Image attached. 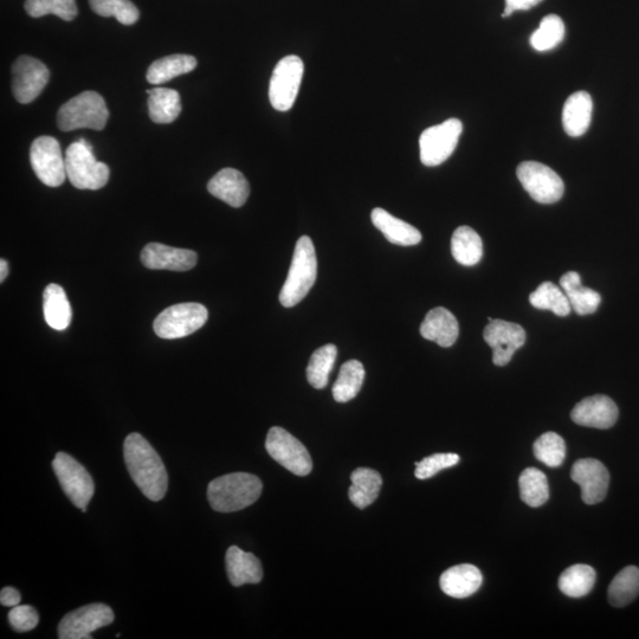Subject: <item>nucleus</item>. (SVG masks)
Returning <instances> with one entry per match:
<instances>
[{
	"label": "nucleus",
	"instance_id": "aec40b11",
	"mask_svg": "<svg viewBox=\"0 0 639 639\" xmlns=\"http://www.w3.org/2000/svg\"><path fill=\"white\" fill-rule=\"evenodd\" d=\"M483 583L482 573L474 565L462 564L450 567L440 579V585L445 595L462 599L473 596L479 591Z\"/></svg>",
	"mask_w": 639,
	"mask_h": 639
},
{
	"label": "nucleus",
	"instance_id": "4c0bfd02",
	"mask_svg": "<svg viewBox=\"0 0 639 639\" xmlns=\"http://www.w3.org/2000/svg\"><path fill=\"white\" fill-rule=\"evenodd\" d=\"M533 451L537 460L545 466L558 468L565 461L566 443L555 432H546L535 441Z\"/></svg>",
	"mask_w": 639,
	"mask_h": 639
},
{
	"label": "nucleus",
	"instance_id": "423d86ee",
	"mask_svg": "<svg viewBox=\"0 0 639 639\" xmlns=\"http://www.w3.org/2000/svg\"><path fill=\"white\" fill-rule=\"evenodd\" d=\"M208 318V309L200 303H179L161 312L153 328L161 339H180L197 332Z\"/></svg>",
	"mask_w": 639,
	"mask_h": 639
},
{
	"label": "nucleus",
	"instance_id": "37998d69",
	"mask_svg": "<svg viewBox=\"0 0 639 639\" xmlns=\"http://www.w3.org/2000/svg\"><path fill=\"white\" fill-rule=\"evenodd\" d=\"M544 0H506V8L503 11L502 17L507 18L512 16L515 11H527L539 5Z\"/></svg>",
	"mask_w": 639,
	"mask_h": 639
},
{
	"label": "nucleus",
	"instance_id": "1a4fd4ad",
	"mask_svg": "<svg viewBox=\"0 0 639 639\" xmlns=\"http://www.w3.org/2000/svg\"><path fill=\"white\" fill-rule=\"evenodd\" d=\"M266 449L271 458L296 476L312 473L313 461L305 445L287 430L274 426L268 432Z\"/></svg>",
	"mask_w": 639,
	"mask_h": 639
},
{
	"label": "nucleus",
	"instance_id": "ddd939ff",
	"mask_svg": "<svg viewBox=\"0 0 639 639\" xmlns=\"http://www.w3.org/2000/svg\"><path fill=\"white\" fill-rule=\"evenodd\" d=\"M114 612L108 605L95 603L82 606L64 616L58 625V638L92 639V632L114 622Z\"/></svg>",
	"mask_w": 639,
	"mask_h": 639
},
{
	"label": "nucleus",
	"instance_id": "2f4dec72",
	"mask_svg": "<svg viewBox=\"0 0 639 639\" xmlns=\"http://www.w3.org/2000/svg\"><path fill=\"white\" fill-rule=\"evenodd\" d=\"M365 380L364 365L358 360L347 361L341 366L332 392L335 402L347 403L358 396Z\"/></svg>",
	"mask_w": 639,
	"mask_h": 639
},
{
	"label": "nucleus",
	"instance_id": "a18cd8bd",
	"mask_svg": "<svg viewBox=\"0 0 639 639\" xmlns=\"http://www.w3.org/2000/svg\"><path fill=\"white\" fill-rule=\"evenodd\" d=\"M8 274H9L8 262L4 260L0 261V281L4 282L6 277H8Z\"/></svg>",
	"mask_w": 639,
	"mask_h": 639
},
{
	"label": "nucleus",
	"instance_id": "6ab92c4d",
	"mask_svg": "<svg viewBox=\"0 0 639 639\" xmlns=\"http://www.w3.org/2000/svg\"><path fill=\"white\" fill-rule=\"evenodd\" d=\"M208 191L232 208H241L249 198L250 186L240 171L224 169L210 180Z\"/></svg>",
	"mask_w": 639,
	"mask_h": 639
},
{
	"label": "nucleus",
	"instance_id": "20e7f679",
	"mask_svg": "<svg viewBox=\"0 0 639 639\" xmlns=\"http://www.w3.org/2000/svg\"><path fill=\"white\" fill-rule=\"evenodd\" d=\"M108 118L106 101L100 94L88 90L64 103L57 114V125L63 132L80 128L102 131Z\"/></svg>",
	"mask_w": 639,
	"mask_h": 639
},
{
	"label": "nucleus",
	"instance_id": "5701e85b",
	"mask_svg": "<svg viewBox=\"0 0 639 639\" xmlns=\"http://www.w3.org/2000/svg\"><path fill=\"white\" fill-rule=\"evenodd\" d=\"M374 227L385 236L386 240L400 247H412L422 241L421 231L411 224L402 221L384 209H374L371 213Z\"/></svg>",
	"mask_w": 639,
	"mask_h": 639
},
{
	"label": "nucleus",
	"instance_id": "c756f323",
	"mask_svg": "<svg viewBox=\"0 0 639 639\" xmlns=\"http://www.w3.org/2000/svg\"><path fill=\"white\" fill-rule=\"evenodd\" d=\"M451 254L464 267L476 266L483 257L482 238L469 227L456 229L451 238Z\"/></svg>",
	"mask_w": 639,
	"mask_h": 639
},
{
	"label": "nucleus",
	"instance_id": "79ce46f5",
	"mask_svg": "<svg viewBox=\"0 0 639 639\" xmlns=\"http://www.w3.org/2000/svg\"><path fill=\"white\" fill-rule=\"evenodd\" d=\"M9 623L17 632H28L40 623V616L30 605H17L9 612Z\"/></svg>",
	"mask_w": 639,
	"mask_h": 639
},
{
	"label": "nucleus",
	"instance_id": "7c9ffc66",
	"mask_svg": "<svg viewBox=\"0 0 639 639\" xmlns=\"http://www.w3.org/2000/svg\"><path fill=\"white\" fill-rule=\"evenodd\" d=\"M596 571L589 565L568 567L559 578V589L565 596L582 598L592 591L596 584Z\"/></svg>",
	"mask_w": 639,
	"mask_h": 639
},
{
	"label": "nucleus",
	"instance_id": "6e6552de",
	"mask_svg": "<svg viewBox=\"0 0 639 639\" xmlns=\"http://www.w3.org/2000/svg\"><path fill=\"white\" fill-rule=\"evenodd\" d=\"M303 64L299 56L290 55L276 64L269 85L271 106L279 112H288L293 108L301 87Z\"/></svg>",
	"mask_w": 639,
	"mask_h": 639
},
{
	"label": "nucleus",
	"instance_id": "c85d7f7f",
	"mask_svg": "<svg viewBox=\"0 0 639 639\" xmlns=\"http://www.w3.org/2000/svg\"><path fill=\"white\" fill-rule=\"evenodd\" d=\"M196 67L197 60L191 55H171L154 61L147 70L146 79L151 85L159 86L174 77L191 73Z\"/></svg>",
	"mask_w": 639,
	"mask_h": 639
},
{
	"label": "nucleus",
	"instance_id": "473e14b6",
	"mask_svg": "<svg viewBox=\"0 0 639 639\" xmlns=\"http://www.w3.org/2000/svg\"><path fill=\"white\" fill-rule=\"evenodd\" d=\"M519 488L521 500L529 507H541L550 499L547 477L537 468H527L522 471Z\"/></svg>",
	"mask_w": 639,
	"mask_h": 639
},
{
	"label": "nucleus",
	"instance_id": "39448f33",
	"mask_svg": "<svg viewBox=\"0 0 639 639\" xmlns=\"http://www.w3.org/2000/svg\"><path fill=\"white\" fill-rule=\"evenodd\" d=\"M67 177L79 190H100L108 183L109 167L96 160L92 145L80 139L68 147L66 152Z\"/></svg>",
	"mask_w": 639,
	"mask_h": 639
},
{
	"label": "nucleus",
	"instance_id": "e433bc0d",
	"mask_svg": "<svg viewBox=\"0 0 639 639\" xmlns=\"http://www.w3.org/2000/svg\"><path fill=\"white\" fill-rule=\"evenodd\" d=\"M565 24L557 15H548L542 19L540 27L531 36V45L539 53L557 48L565 38Z\"/></svg>",
	"mask_w": 639,
	"mask_h": 639
},
{
	"label": "nucleus",
	"instance_id": "f704fd0d",
	"mask_svg": "<svg viewBox=\"0 0 639 639\" xmlns=\"http://www.w3.org/2000/svg\"><path fill=\"white\" fill-rule=\"evenodd\" d=\"M609 602L616 608H623L634 602L639 595V568L628 566L613 578L609 586Z\"/></svg>",
	"mask_w": 639,
	"mask_h": 639
},
{
	"label": "nucleus",
	"instance_id": "dca6fc26",
	"mask_svg": "<svg viewBox=\"0 0 639 639\" xmlns=\"http://www.w3.org/2000/svg\"><path fill=\"white\" fill-rule=\"evenodd\" d=\"M571 477L582 488V499L586 505H596L608 494L609 470L595 458H583L574 463Z\"/></svg>",
	"mask_w": 639,
	"mask_h": 639
},
{
	"label": "nucleus",
	"instance_id": "f8f14e48",
	"mask_svg": "<svg viewBox=\"0 0 639 639\" xmlns=\"http://www.w3.org/2000/svg\"><path fill=\"white\" fill-rule=\"evenodd\" d=\"M30 161L32 170L44 185L58 187L68 178L66 157L62 156L60 142L53 137H40L32 142Z\"/></svg>",
	"mask_w": 639,
	"mask_h": 639
},
{
	"label": "nucleus",
	"instance_id": "f3484780",
	"mask_svg": "<svg viewBox=\"0 0 639 639\" xmlns=\"http://www.w3.org/2000/svg\"><path fill=\"white\" fill-rule=\"evenodd\" d=\"M619 411L608 396L587 397L579 402L571 412L572 421L587 428L610 429L616 424Z\"/></svg>",
	"mask_w": 639,
	"mask_h": 639
},
{
	"label": "nucleus",
	"instance_id": "bb28decb",
	"mask_svg": "<svg viewBox=\"0 0 639 639\" xmlns=\"http://www.w3.org/2000/svg\"><path fill=\"white\" fill-rule=\"evenodd\" d=\"M352 486L348 497L355 507L365 509L376 502L383 487L382 476L378 471L369 468H358L351 475Z\"/></svg>",
	"mask_w": 639,
	"mask_h": 639
},
{
	"label": "nucleus",
	"instance_id": "cd10ccee",
	"mask_svg": "<svg viewBox=\"0 0 639 639\" xmlns=\"http://www.w3.org/2000/svg\"><path fill=\"white\" fill-rule=\"evenodd\" d=\"M148 94V113L153 122L159 125L171 124L182 112V101L176 90L154 88Z\"/></svg>",
	"mask_w": 639,
	"mask_h": 639
},
{
	"label": "nucleus",
	"instance_id": "4be33fe9",
	"mask_svg": "<svg viewBox=\"0 0 639 639\" xmlns=\"http://www.w3.org/2000/svg\"><path fill=\"white\" fill-rule=\"evenodd\" d=\"M225 565L231 585L240 587L245 584H258L263 579L261 561L253 553H247L240 547L231 546L225 555Z\"/></svg>",
	"mask_w": 639,
	"mask_h": 639
},
{
	"label": "nucleus",
	"instance_id": "a19ab883",
	"mask_svg": "<svg viewBox=\"0 0 639 639\" xmlns=\"http://www.w3.org/2000/svg\"><path fill=\"white\" fill-rule=\"evenodd\" d=\"M458 462H460V456L456 454L431 455L416 463L415 475L419 480H428L441 470L455 467Z\"/></svg>",
	"mask_w": 639,
	"mask_h": 639
},
{
	"label": "nucleus",
	"instance_id": "a211bd4d",
	"mask_svg": "<svg viewBox=\"0 0 639 639\" xmlns=\"http://www.w3.org/2000/svg\"><path fill=\"white\" fill-rule=\"evenodd\" d=\"M140 258L146 268L154 270L187 271L197 264L195 251L172 248L161 243L147 244Z\"/></svg>",
	"mask_w": 639,
	"mask_h": 639
},
{
	"label": "nucleus",
	"instance_id": "b1692460",
	"mask_svg": "<svg viewBox=\"0 0 639 639\" xmlns=\"http://www.w3.org/2000/svg\"><path fill=\"white\" fill-rule=\"evenodd\" d=\"M593 112L591 95L586 92L574 93L565 102L563 126L572 138L582 137L589 129Z\"/></svg>",
	"mask_w": 639,
	"mask_h": 639
},
{
	"label": "nucleus",
	"instance_id": "c9c22d12",
	"mask_svg": "<svg viewBox=\"0 0 639 639\" xmlns=\"http://www.w3.org/2000/svg\"><path fill=\"white\" fill-rule=\"evenodd\" d=\"M337 357L338 348L335 345L322 346L313 353L307 367V379L314 389H325Z\"/></svg>",
	"mask_w": 639,
	"mask_h": 639
},
{
	"label": "nucleus",
	"instance_id": "a878e982",
	"mask_svg": "<svg viewBox=\"0 0 639 639\" xmlns=\"http://www.w3.org/2000/svg\"><path fill=\"white\" fill-rule=\"evenodd\" d=\"M43 311L47 324L55 331H64L71 324L73 312L64 289L58 284L51 283L44 290Z\"/></svg>",
	"mask_w": 639,
	"mask_h": 639
},
{
	"label": "nucleus",
	"instance_id": "58836bf2",
	"mask_svg": "<svg viewBox=\"0 0 639 639\" xmlns=\"http://www.w3.org/2000/svg\"><path fill=\"white\" fill-rule=\"evenodd\" d=\"M24 8L31 17L55 15L66 22L74 21L79 12L75 0H27Z\"/></svg>",
	"mask_w": 639,
	"mask_h": 639
},
{
	"label": "nucleus",
	"instance_id": "393cba45",
	"mask_svg": "<svg viewBox=\"0 0 639 639\" xmlns=\"http://www.w3.org/2000/svg\"><path fill=\"white\" fill-rule=\"evenodd\" d=\"M560 287L570 301L572 311L582 316L597 312L602 298L596 290L582 286V279L576 271H568L561 277Z\"/></svg>",
	"mask_w": 639,
	"mask_h": 639
},
{
	"label": "nucleus",
	"instance_id": "7ed1b4c3",
	"mask_svg": "<svg viewBox=\"0 0 639 639\" xmlns=\"http://www.w3.org/2000/svg\"><path fill=\"white\" fill-rule=\"evenodd\" d=\"M318 276V260H316L313 241L302 236L294 250L292 266L280 293L283 307L292 308L306 298Z\"/></svg>",
	"mask_w": 639,
	"mask_h": 639
},
{
	"label": "nucleus",
	"instance_id": "2eb2a0df",
	"mask_svg": "<svg viewBox=\"0 0 639 639\" xmlns=\"http://www.w3.org/2000/svg\"><path fill=\"white\" fill-rule=\"evenodd\" d=\"M488 320L489 324L484 328L483 338L493 348V363L496 366H506L514 353L525 345V329L505 320Z\"/></svg>",
	"mask_w": 639,
	"mask_h": 639
},
{
	"label": "nucleus",
	"instance_id": "9b49d317",
	"mask_svg": "<svg viewBox=\"0 0 639 639\" xmlns=\"http://www.w3.org/2000/svg\"><path fill=\"white\" fill-rule=\"evenodd\" d=\"M516 174H518V179L524 189L535 202L554 204L564 196L563 179L551 167L535 163V161H525L519 165Z\"/></svg>",
	"mask_w": 639,
	"mask_h": 639
},
{
	"label": "nucleus",
	"instance_id": "ea45409f",
	"mask_svg": "<svg viewBox=\"0 0 639 639\" xmlns=\"http://www.w3.org/2000/svg\"><path fill=\"white\" fill-rule=\"evenodd\" d=\"M90 8L96 15L114 17L124 25H133L139 21V10L131 0H89Z\"/></svg>",
	"mask_w": 639,
	"mask_h": 639
},
{
	"label": "nucleus",
	"instance_id": "0eeeda50",
	"mask_svg": "<svg viewBox=\"0 0 639 639\" xmlns=\"http://www.w3.org/2000/svg\"><path fill=\"white\" fill-rule=\"evenodd\" d=\"M53 469L64 494L82 512L95 492V484L87 469L66 453H58L53 461Z\"/></svg>",
	"mask_w": 639,
	"mask_h": 639
},
{
	"label": "nucleus",
	"instance_id": "412c9836",
	"mask_svg": "<svg viewBox=\"0 0 639 639\" xmlns=\"http://www.w3.org/2000/svg\"><path fill=\"white\" fill-rule=\"evenodd\" d=\"M422 337L448 348L455 344L460 326L455 315L443 307L431 309L421 325Z\"/></svg>",
	"mask_w": 639,
	"mask_h": 639
},
{
	"label": "nucleus",
	"instance_id": "72a5a7b5",
	"mask_svg": "<svg viewBox=\"0 0 639 639\" xmlns=\"http://www.w3.org/2000/svg\"><path fill=\"white\" fill-rule=\"evenodd\" d=\"M529 302L534 308L541 309V311H551L561 318L570 315L572 311L564 290L550 281L540 284L537 290L529 295Z\"/></svg>",
	"mask_w": 639,
	"mask_h": 639
},
{
	"label": "nucleus",
	"instance_id": "4468645a",
	"mask_svg": "<svg viewBox=\"0 0 639 639\" xmlns=\"http://www.w3.org/2000/svg\"><path fill=\"white\" fill-rule=\"evenodd\" d=\"M49 79L50 71L41 61L30 56L18 57L12 66V93L19 103L28 105L41 95Z\"/></svg>",
	"mask_w": 639,
	"mask_h": 639
},
{
	"label": "nucleus",
	"instance_id": "f257e3e1",
	"mask_svg": "<svg viewBox=\"0 0 639 639\" xmlns=\"http://www.w3.org/2000/svg\"><path fill=\"white\" fill-rule=\"evenodd\" d=\"M124 457L129 475L147 499L163 500L169 488L165 464L156 450L137 432L128 435Z\"/></svg>",
	"mask_w": 639,
	"mask_h": 639
},
{
	"label": "nucleus",
	"instance_id": "f03ea898",
	"mask_svg": "<svg viewBox=\"0 0 639 639\" xmlns=\"http://www.w3.org/2000/svg\"><path fill=\"white\" fill-rule=\"evenodd\" d=\"M262 490V481L253 474H228L210 482L208 500L216 512H238L254 505L260 499Z\"/></svg>",
	"mask_w": 639,
	"mask_h": 639
},
{
	"label": "nucleus",
	"instance_id": "9d476101",
	"mask_svg": "<svg viewBox=\"0 0 639 639\" xmlns=\"http://www.w3.org/2000/svg\"><path fill=\"white\" fill-rule=\"evenodd\" d=\"M462 132L463 124L458 119H449L443 124L425 129L419 138L422 163L435 167L447 161L455 152Z\"/></svg>",
	"mask_w": 639,
	"mask_h": 639
},
{
	"label": "nucleus",
	"instance_id": "c03bdc74",
	"mask_svg": "<svg viewBox=\"0 0 639 639\" xmlns=\"http://www.w3.org/2000/svg\"><path fill=\"white\" fill-rule=\"evenodd\" d=\"M22 596L14 587H4L2 592H0V603L3 606H15L21 604Z\"/></svg>",
	"mask_w": 639,
	"mask_h": 639
}]
</instances>
